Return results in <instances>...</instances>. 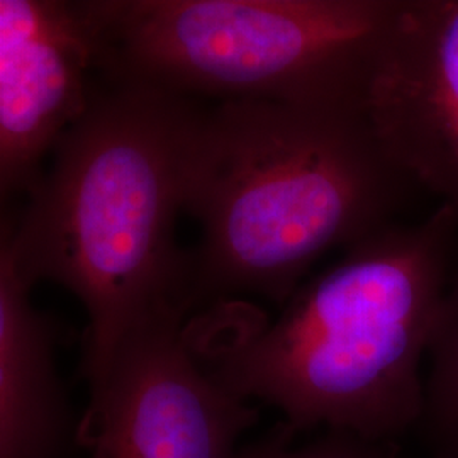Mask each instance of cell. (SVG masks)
I'll use <instances>...</instances> for the list:
<instances>
[{
	"label": "cell",
	"instance_id": "obj_1",
	"mask_svg": "<svg viewBox=\"0 0 458 458\" xmlns=\"http://www.w3.org/2000/svg\"><path fill=\"white\" fill-rule=\"evenodd\" d=\"M200 114L192 98L102 81L19 221L2 225L0 253L19 277L58 284L82 302L89 389L153 312L191 311L174 231Z\"/></svg>",
	"mask_w": 458,
	"mask_h": 458
},
{
	"label": "cell",
	"instance_id": "obj_2",
	"mask_svg": "<svg viewBox=\"0 0 458 458\" xmlns=\"http://www.w3.org/2000/svg\"><path fill=\"white\" fill-rule=\"evenodd\" d=\"M411 183L359 107L223 100L202 113L183 211L202 238L185 255V302L262 295L285 304L327 251L397 223Z\"/></svg>",
	"mask_w": 458,
	"mask_h": 458
},
{
	"label": "cell",
	"instance_id": "obj_3",
	"mask_svg": "<svg viewBox=\"0 0 458 458\" xmlns=\"http://www.w3.org/2000/svg\"><path fill=\"white\" fill-rule=\"evenodd\" d=\"M457 243L458 219L438 204L346 248L276 321L213 348L192 342L228 389L277 410L294 435L399 438L423 416L426 357Z\"/></svg>",
	"mask_w": 458,
	"mask_h": 458
},
{
	"label": "cell",
	"instance_id": "obj_4",
	"mask_svg": "<svg viewBox=\"0 0 458 458\" xmlns=\"http://www.w3.org/2000/svg\"><path fill=\"white\" fill-rule=\"evenodd\" d=\"M404 0H83L104 82L359 107Z\"/></svg>",
	"mask_w": 458,
	"mask_h": 458
},
{
	"label": "cell",
	"instance_id": "obj_5",
	"mask_svg": "<svg viewBox=\"0 0 458 458\" xmlns=\"http://www.w3.org/2000/svg\"><path fill=\"white\" fill-rule=\"evenodd\" d=\"M187 310L153 312L115 348L89 389L79 445L90 458H236L259 410L202 360Z\"/></svg>",
	"mask_w": 458,
	"mask_h": 458
},
{
	"label": "cell",
	"instance_id": "obj_6",
	"mask_svg": "<svg viewBox=\"0 0 458 458\" xmlns=\"http://www.w3.org/2000/svg\"><path fill=\"white\" fill-rule=\"evenodd\" d=\"M98 47L83 0H0V192L31 196L41 162L90 106Z\"/></svg>",
	"mask_w": 458,
	"mask_h": 458
},
{
	"label": "cell",
	"instance_id": "obj_7",
	"mask_svg": "<svg viewBox=\"0 0 458 458\" xmlns=\"http://www.w3.org/2000/svg\"><path fill=\"white\" fill-rule=\"evenodd\" d=\"M363 113L412 187L458 219V0H404Z\"/></svg>",
	"mask_w": 458,
	"mask_h": 458
},
{
	"label": "cell",
	"instance_id": "obj_8",
	"mask_svg": "<svg viewBox=\"0 0 458 458\" xmlns=\"http://www.w3.org/2000/svg\"><path fill=\"white\" fill-rule=\"evenodd\" d=\"M0 253V458H68L79 445L55 363L58 327Z\"/></svg>",
	"mask_w": 458,
	"mask_h": 458
},
{
	"label": "cell",
	"instance_id": "obj_9",
	"mask_svg": "<svg viewBox=\"0 0 458 458\" xmlns=\"http://www.w3.org/2000/svg\"><path fill=\"white\" fill-rule=\"evenodd\" d=\"M418 429L437 458H458V253L428 348Z\"/></svg>",
	"mask_w": 458,
	"mask_h": 458
},
{
	"label": "cell",
	"instance_id": "obj_10",
	"mask_svg": "<svg viewBox=\"0 0 458 458\" xmlns=\"http://www.w3.org/2000/svg\"><path fill=\"white\" fill-rule=\"evenodd\" d=\"M293 440L294 433L280 423L270 435L242 446L236 458H391L380 448V443L340 431H327L302 445H294Z\"/></svg>",
	"mask_w": 458,
	"mask_h": 458
}]
</instances>
